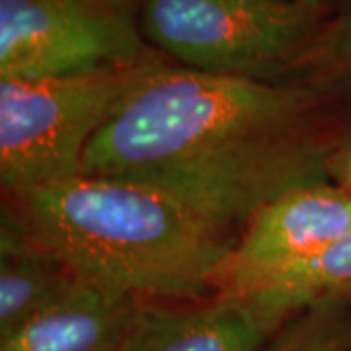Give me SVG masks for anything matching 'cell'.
I'll use <instances>...</instances> for the list:
<instances>
[{
  "label": "cell",
  "mask_w": 351,
  "mask_h": 351,
  "mask_svg": "<svg viewBox=\"0 0 351 351\" xmlns=\"http://www.w3.org/2000/svg\"><path fill=\"white\" fill-rule=\"evenodd\" d=\"M318 92L152 61L88 147L84 174L145 184L223 228L326 180Z\"/></svg>",
  "instance_id": "6da1fadb"
},
{
  "label": "cell",
  "mask_w": 351,
  "mask_h": 351,
  "mask_svg": "<svg viewBox=\"0 0 351 351\" xmlns=\"http://www.w3.org/2000/svg\"><path fill=\"white\" fill-rule=\"evenodd\" d=\"M18 199L32 230L82 283L135 301L217 295L237 244L172 195L112 176H75Z\"/></svg>",
  "instance_id": "7a4b0ae2"
},
{
  "label": "cell",
  "mask_w": 351,
  "mask_h": 351,
  "mask_svg": "<svg viewBox=\"0 0 351 351\" xmlns=\"http://www.w3.org/2000/svg\"><path fill=\"white\" fill-rule=\"evenodd\" d=\"M152 59L57 78H0V180L32 191L84 174L88 147Z\"/></svg>",
  "instance_id": "3957f363"
},
{
  "label": "cell",
  "mask_w": 351,
  "mask_h": 351,
  "mask_svg": "<svg viewBox=\"0 0 351 351\" xmlns=\"http://www.w3.org/2000/svg\"><path fill=\"white\" fill-rule=\"evenodd\" d=\"M320 8L299 0H145L143 29L180 66L281 82L314 47Z\"/></svg>",
  "instance_id": "277c9868"
},
{
  "label": "cell",
  "mask_w": 351,
  "mask_h": 351,
  "mask_svg": "<svg viewBox=\"0 0 351 351\" xmlns=\"http://www.w3.org/2000/svg\"><path fill=\"white\" fill-rule=\"evenodd\" d=\"M147 59L110 0H0V78H57Z\"/></svg>",
  "instance_id": "5b68a950"
},
{
  "label": "cell",
  "mask_w": 351,
  "mask_h": 351,
  "mask_svg": "<svg viewBox=\"0 0 351 351\" xmlns=\"http://www.w3.org/2000/svg\"><path fill=\"white\" fill-rule=\"evenodd\" d=\"M351 230V193L326 180L283 191L244 226L217 295L246 297L265 281L308 262Z\"/></svg>",
  "instance_id": "8992f818"
},
{
  "label": "cell",
  "mask_w": 351,
  "mask_h": 351,
  "mask_svg": "<svg viewBox=\"0 0 351 351\" xmlns=\"http://www.w3.org/2000/svg\"><path fill=\"white\" fill-rule=\"evenodd\" d=\"M279 324L250 299L141 301L125 351H263Z\"/></svg>",
  "instance_id": "52a82bcc"
},
{
  "label": "cell",
  "mask_w": 351,
  "mask_h": 351,
  "mask_svg": "<svg viewBox=\"0 0 351 351\" xmlns=\"http://www.w3.org/2000/svg\"><path fill=\"white\" fill-rule=\"evenodd\" d=\"M138 302L80 283L0 339V351H125Z\"/></svg>",
  "instance_id": "ba28073f"
},
{
  "label": "cell",
  "mask_w": 351,
  "mask_h": 351,
  "mask_svg": "<svg viewBox=\"0 0 351 351\" xmlns=\"http://www.w3.org/2000/svg\"><path fill=\"white\" fill-rule=\"evenodd\" d=\"M82 281L39 239L24 215L2 213L0 226V339L64 299Z\"/></svg>",
  "instance_id": "9c48e42d"
},
{
  "label": "cell",
  "mask_w": 351,
  "mask_h": 351,
  "mask_svg": "<svg viewBox=\"0 0 351 351\" xmlns=\"http://www.w3.org/2000/svg\"><path fill=\"white\" fill-rule=\"evenodd\" d=\"M244 299H250L279 326L318 302H350L351 230L316 258L265 281Z\"/></svg>",
  "instance_id": "30bf717a"
},
{
  "label": "cell",
  "mask_w": 351,
  "mask_h": 351,
  "mask_svg": "<svg viewBox=\"0 0 351 351\" xmlns=\"http://www.w3.org/2000/svg\"><path fill=\"white\" fill-rule=\"evenodd\" d=\"M263 351H351L348 301L318 302L291 316Z\"/></svg>",
  "instance_id": "8fae6325"
},
{
  "label": "cell",
  "mask_w": 351,
  "mask_h": 351,
  "mask_svg": "<svg viewBox=\"0 0 351 351\" xmlns=\"http://www.w3.org/2000/svg\"><path fill=\"white\" fill-rule=\"evenodd\" d=\"M328 174L336 180V186L351 193V143L339 147L338 151L330 156Z\"/></svg>",
  "instance_id": "7c38bea8"
},
{
  "label": "cell",
  "mask_w": 351,
  "mask_h": 351,
  "mask_svg": "<svg viewBox=\"0 0 351 351\" xmlns=\"http://www.w3.org/2000/svg\"><path fill=\"white\" fill-rule=\"evenodd\" d=\"M330 51L336 63L351 66V12L343 18V22L336 29L334 38L330 41Z\"/></svg>",
  "instance_id": "4fadbf2b"
},
{
  "label": "cell",
  "mask_w": 351,
  "mask_h": 351,
  "mask_svg": "<svg viewBox=\"0 0 351 351\" xmlns=\"http://www.w3.org/2000/svg\"><path fill=\"white\" fill-rule=\"evenodd\" d=\"M299 2H306V4H313V6H318V8H320L326 0H299Z\"/></svg>",
  "instance_id": "5bb4252c"
}]
</instances>
